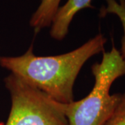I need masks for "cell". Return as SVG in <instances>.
Returning <instances> with one entry per match:
<instances>
[{
	"mask_svg": "<svg viewBox=\"0 0 125 125\" xmlns=\"http://www.w3.org/2000/svg\"><path fill=\"white\" fill-rule=\"evenodd\" d=\"M94 84L86 97L61 104L68 125H104L121 99L122 94H110L115 81L125 75V60L115 46L103 54L101 62L91 68Z\"/></svg>",
	"mask_w": 125,
	"mask_h": 125,
	"instance_id": "cell-2",
	"label": "cell"
},
{
	"mask_svg": "<svg viewBox=\"0 0 125 125\" xmlns=\"http://www.w3.org/2000/svg\"><path fill=\"white\" fill-rule=\"evenodd\" d=\"M4 81L11 99L4 125H68L61 103L12 73Z\"/></svg>",
	"mask_w": 125,
	"mask_h": 125,
	"instance_id": "cell-3",
	"label": "cell"
},
{
	"mask_svg": "<svg viewBox=\"0 0 125 125\" xmlns=\"http://www.w3.org/2000/svg\"><path fill=\"white\" fill-rule=\"evenodd\" d=\"M61 0H41L29 20L30 27L36 33L50 27L52 20L60 7Z\"/></svg>",
	"mask_w": 125,
	"mask_h": 125,
	"instance_id": "cell-5",
	"label": "cell"
},
{
	"mask_svg": "<svg viewBox=\"0 0 125 125\" xmlns=\"http://www.w3.org/2000/svg\"><path fill=\"white\" fill-rule=\"evenodd\" d=\"M105 1L106 5L102 7L99 15L103 18L108 14H113L120 20L123 30L120 52L125 60V0H105Z\"/></svg>",
	"mask_w": 125,
	"mask_h": 125,
	"instance_id": "cell-6",
	"label": "cell"
},
{
	"mask_svg": "<svg viewBox=\"0 0 125 125\" xmlns=\"http://www.w3.org/2000/svg\"><path fill=\"white\" fill-rule=\"evenodd\" d=\"M93 0H67L60 6L50 26V36L54 40H62L67 36L72 20L80 10L93 8Z\"/></svg>",
	"mask_w": 125,
	"mask_h": 125,
	"instance_id": "cell-4",
	"label": "cell"
},
{
	"mask_svg": "<svg viewBox=\"0 0 125 125\" xmlns=\"http://www.w3.org/2000/svg\"><path fill=\"white\" fill-rule=\"evenodd\" d=\"M106 41L99 33L72 52L50 56H36L31 46L22 56L0 57V65L54 101L68 104L74 101V85L82 67L89 58L104 52Z\"/></svg>",
	"mask_w": 125,
	"mask_h": 125,
	"instance_id": "cell-1",
	"label": "cell"
},
{
	"mask_svg": "<svg viewBox=\"0 0 125 125\" xmlns=\"http://www.w3.org/2000/svg\"><path fill=\"white\" fill-rule=\"evenodd\" d=\"M104 125H125V93L122 94L117 106Z\"/></svg>",
	"mask_w": 125,
	"mask_h": 125,
	"instance_id": "cell-7",
	"label": "cell"
}]
</instances>
